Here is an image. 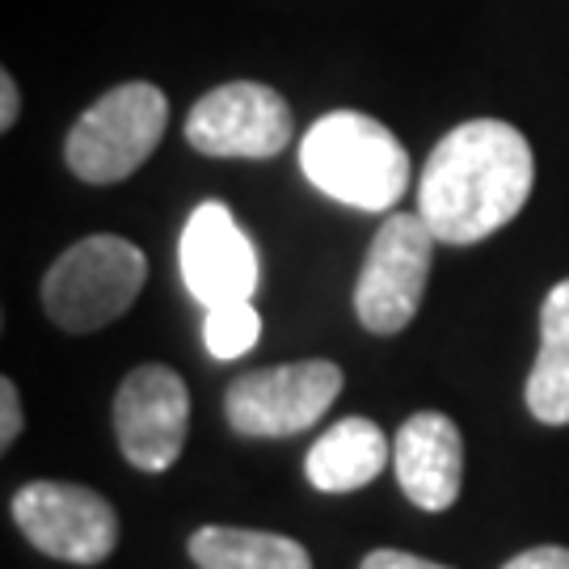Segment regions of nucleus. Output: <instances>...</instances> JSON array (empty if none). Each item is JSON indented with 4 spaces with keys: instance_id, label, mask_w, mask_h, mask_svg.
I'll return each mask as SVG.
<instances>
[{
    "instance_id": "f257e3e1",
    "label": "nucleus",
    "mask_w": 569,
    "mask_h": 569,
    "mask_svg": "<svg viewBox=\"0 0 569 569\" xmlns=\"http://www.w3.org/2000/svg\"><path fill=\"white\" fill-rule=\"evenodd\" d=\"M536 161L519 127L460 122L435 143L418 182V216L439 244H477L507 228L531 199Z\"/></svg>"
},
{
    "instance_id": "f03ea898",
    "label": "nucleus",
    "mask_w": 569,
    "mask_h": 569,
    "mask_svg": "<svg viewBox=\"0 0 569 569\" xmlns=\"http://www.w3.org/2000/svg\"><path fill=\"white\" fill-rule=\"evenodd\" d=\"M300 169L321 194L359 211H392L409 186V152L380 119L333 110L308 127Z\"/></svg>"
},
{
    "instance_id": "7ed1b4c3",
    "label": "nucleus",
    "mask_w": 569,
    "mask_h": 569,
    "mask_svg": "<svg viewBox=\"0 0 569 569\" xmlns=\"http://www.w3.org/2000/svg\"><path fill=\"white\" fill-rule=\"evenodd\" d=\"M143 279L148 258L140 244L114 232H93L60 253V262L47 270L42 308L68 333H93L136 305Z\"/></svg>"
},
{
    "instance_id": "20e7f679",
    "label": "nucleus",
    "mask_w": 569,
    "mask_h": 569,
    "mask_svg": "<svg viewBox=\"0 0 569 569\" xmlns=\"http://www.w3.org/2000/svg\"><path fill=\"white\" fill-rule=\"evenodd\" d=\"M169 102L157 84L127 81L102 93L72 122L63 140V161L89 186L122 182L140 169L164 136Z\"/></svg>"
},
{
    "instance_id": "39448f33",
    "label": "nucleus",
    "mask_w": 569,
    "mask_h": 569,
    "mask_svg": "<svg viewBox=\"0 0 569 569\" xmlns=\"http://www.w3.org/2000/svg\"><path fill=\"white\" fill-rule=\"evenodd\" d=\"M435 244L439 241L422 216L392 211L380 224L363 258V270H359V283H355V317L363 321V329L392 338L418 317Z\"/></svg>"
},
{
    "instance_id": "423d86ee",
    "label": "nucleus",
    "mask_w": 569,
    "mask_h": 569,
    "mask_svg": "<svg viewBox=\"0 0 569 569\" xmlns=\"http://www.w3.org/2000/svg\"><path fill=\"white\" fill-rule=\"evenodd\" d=\"M342 392V367L329 359L244 371L228 385V427L244 439H287L326 418Z\"/></svg>"
},
{
    "instance_id": "0eeeda50",
    "label": "nucleus",
    "mask_w": 569,
    "mask_h": 569,
    "mask_svg": "<svg viewBox=\"0 0 569 569\" xmlns=\"http://www.w3.org/2000/svg\"><path fill=\"white\" fill-rule=\"evenodd\" d=\"M13 519L39 552L72 566H102L119 549V515L102 493L68 481H30L13 493Z\"/></svg>"
},
{
    "instance_id": "6e6552de",
    "label": "nucleus",
    "mask_w": 569,
    "mask_h": 569,
    "mask_svg": "<svg viewBox=\"0 0 569 569\" xmlns=\"http://www.w3.org/2000/svg\"><path fill=\"white\" fill-rule=\"evenodd\" d=\"M291 140V110L262 81H228L186 114V143L203 157L270 161Z\"/></svg>"
},
{
    "instance_id": "1a4fd4ad",
    "label": "nucleus",
    "mask_w": 569,
    "mask_h": 569,
    "mask_svg": "<svg viewBox=\"0 0 569 569\" xmlns=\"http://www.w3.org/2000/svg\"><path fill=\"white\" fill-rule=\"evenodd\" d=\"M190 392L182 376L164 363L136 367L114 397V435L127 465L140 472H164L186 448Z\"/></svg>"
},
{
    "instance_id": "9d476101",
    "label": "nucleus",
    "mask_w": 569,
    "mask_h": 569,
    "mask_svg": "<svg viewBox=\"0 0 569 569\" xmlns=\"http://www.w3.org/2000/svg\"><path fill=\"white\" fill-rule=\"evenodd\" d=\"M258 249L232 220L228 203L207 199L182 228V279L203 308L253 300L258 291Z\"/></svg>"
},
{
    "instance_id": "9b49d317",
    "label": "nucleus",
    "mask_w": 569,
    "mask_h": 569,
    "mask_svg": "<svg viewBox=\"0 0 569 569\" xmlns=\"http://www.w3.org/2000/svg\"><path fill=\"white\" fill-rule=\"evenodd\" d=\"M392 468L418 510H448L465 481V439L448 413L422 409L392 439Z\"/></svg>"
},
{
    "instance_id": "f8f14e48",
    "label": "nucleus",
    "mask_w": 569,
    "mask_h": 569,
    "mask_svg": "<svg viewBox=\"0 0 569 569\" xmlns=\"http://www.w3.org/2000/svg\"><path fill=\"white\" fill-rule=\"evenodd\" d=\"M388 468V439L371 418L350 413L312 443L305 460V472L312 489L321 493H350L371 486Z\"/></svg>"
},
{
    "instance_id": "ddd939ff",
    "label": "nucleus",
    "mask_w": 569,
    "mask_h": 569,
    "mask_svg": "<svg viewBox=\"0 0 569 569\" xmlns=\"http://www.w3.org/2000/svg\"><path fill=\"white\" fill-rule=\"evenodd\" d=\"M528 409L545 427H569V279L540 308V355L528 376Z\"/></svg>"
},
{
    "instance_id": "4468645a",
    "label": "nucleus",
    "mask_w": 569,
    "mask_h": 569,
    "mask_svg": "<svg viewBox=\"0 0 569 569\" xmlns=\"http://www.w3.org/2000/svg\"><path fill=\"white\" fill-rule=\"evenodd\" d=\"M190 557L199 569H312L300 540L253 528H199L190 536Z\"/></svg>"
},
{
    "instance_id": "2eb2a0df",
    "label": "nucleus",
    "mask_w": 569,
    "mask_h": 569,
    "mask_svg": "<svg viewBox=\"0 0 569 569\" xmlns=\"http://www.w3.org/2000/svg\"><path fill=\"white\" fill-rule=\"evenodd\" d=\"M262 338V317L253 300H237V305L207 308L203 321V342L211 359H241L244 350H253Z\"/></svg>"
},
{
    "instance_id": "dca6fc26",
    "label": "nucleus",
    "mask_w": 569,
    "mask_h": 569,
    "mask_svg": "<svg viewBox=\"0 0 569 569\" xmlns=\"http://www.w3.org/2000/svg\"><path fill=\"white\" fill-rule=\"evenodd\" d=\"M21 435V401H18V385L4 376L0 380V448H13Z\"/></svg>"
},
{
    "instance_id": "f3484780",
    "label": "nucleus",
    "mask_w": 569,
    "mask_h": 569,
    "mask_svg": "<svg viewBox=\"0 0 569 569\" xmlns=\"http://www.w3.org/2000/svg\"><path fill=\"white\" fill-rule=\"evenodd\" d=\"M502 569H569V549L566 545H540V549L510 557Z\"/></svg>"
},
{
    "instance_id": "a211bd4d",
    "label": "nucleus",
    "mask_w": 569,
    "mask_h": 569,
    "mask_svg": "<svg viewBox=\"0 0 569 569\" xmlns=\"http://www.w3.org/2000/svg\"><path fill=\"white\" fill-rule=\"evenodd\" d=\"M359 569H448V566L427 561V557H413V552H401V549H376L367 552Z\"/></svg>"
},
{
    "instance_id": "6ab92c4d",
    "label": "nucleus",
    "mask_w": 569,
    "mask_h": 569,
    "mask_svg": "<svg viewBox=\"0 0 569 569\" xmlns=\"http://www.w3.org/2000/svg\"><path fill=\"white\" fill-rule=\"evenodd\" d=\"M18 110H21L18 81H13V72H0V131H9L18 122Z\"/></svg>"
}]
</instances>
